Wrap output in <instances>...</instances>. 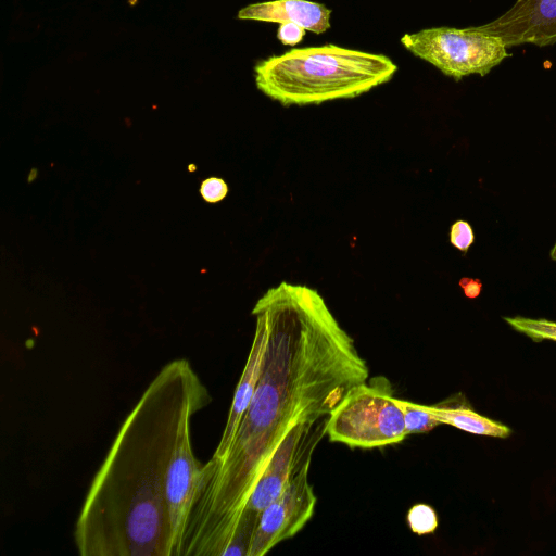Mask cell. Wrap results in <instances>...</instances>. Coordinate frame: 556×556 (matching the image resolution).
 I'll return each mask as SVG.
<instances>
[{"mask_svg": "<svg viewBox=\"0 0 556 556\" xmlns=\"http://www.w3.org/2000/svg\"><path fill=\"white\" fill-rule=\"evenodd\" d=\"M252 315L265 333L261 375L232 443L202 465L181 556H224L270 455L299 422L330 415L369 368L317 290L280 282Z\"/></svg>", "mask_w": 556, "mask_h": 556, "instance_id": "obj_1", "label": "cell"}, {"mask_svg": "<svg viewBox=\"0 0 556 556\" xmlns=\"http://www.w3.org/2000/svg\"><path fill=\"white\" fill-rule=\"evenodd\" d=\"M208 394L189 362L166 364L122 424L76 521L81 556H173L166 475L186 408Z\"/></svg>", "mask_w": 556, "mask_h": 556, "instance_id": "obj_2", "label": "cell"}, {"mask_svg": "<svg viewBox=\"0 0 556 556\" xmlns=\"http://www.w3.org/2000/svg\"><path fill=\"white\" fill-rule=\"evenodd\" d=\"M388 56L332 43L289 50L254 66L257 89L285 106L351 99L392 79Z\"/></svg>", "mask_w": 556, "mask_h": 556, "instance_id": "obj_3", "label": "cell"}, {"mask_svg": "<svg viewBox=\"0 0 556 556\" xmlns=\"http://www.w3.org/2000/svg\"><path fill=\"white\" fill-rule=\"evenodd\" d=\"M394 390L383 376L353 387L331 412L326 434L350 447L393 445L406 437L404 414Z\"/></svg>", "mask_w": 556, "mask_h": 556, "instance_id": "obj_4", "label": "cell"}, {"mask_svg": "<svg viewBox=\"0 0 556 556\" xmlns=\"http://www.w3.org/2000/svg\"><path fill=\"white\" fill-rule=\"evenodd\" d=\"M402 46L456 81L469 75H488L510 56L504 41L476 26L432 27L404 34Z\"/></svg>", "mask_w": 556, "mask_h": 556, "instance_id": "obj_5", "label": "cell"}, {"mask_svg": "<svg viewBox=\"0 0 556 556\" xmlns=\"http://www.w3.org/2000/svg\"><path fill=\"white\" fill-rule=\"evenodd\" d=\"M329 417L303 420L287 433L252 489L238 526L244 523L255 530L261 513L279 497L303 468L311 465L313 453L326 434Z\"/></svg>", "mask_w": 556, "mask_h": 556, "instance_id": "obj_6", "label": "cell"}, {"mask_svg": "<svg viewBox=\"0 0 556 556\" xmlns=\"http://www.w3.org/2000/svg\"><path fill=\"white\" fill-rule=\"evenodd\" d=\"M210 394L193 401L184 412L166 475V501L173 556H180L187 518L194 498L202 465L195 459L190 440L191 417L206 406Z\"/></svg>", "mask_w": 556, "mask_h": 556, "instance_id": "obj_7", "label": "cell"}, {"mask_svg": "<svg viewBox=\"0 0 556 556\" xmlns=\"http://www.w3.org/2000/svg\"><path fill=\"white\" fill-rule=\"evenodd\" d=\"M311 466V465H309ZM303 468L260 515L248 556H263L295 535L313 516L317 497Z\"/></svg>", "mask_w": 556, "mask_h": 556, "instance_id": "obj_8", "label": "cell"}, {"mask_svg": "<svg viewBox=\"0 0 556 556\" xmlns=\"http://www.w3.org/2000/svg\"><path fill=\"white\" fill-rule=\"evenodd\" d=\"M476 27L500 37L507 49L552 46L556 43V0H516L502 15Z\"/></svg>", "mask_w": 556, "mask_h": 556, "instance_id": "obj_9", "label": "cell"}, {"mask_svg": "<svg viewBox=\"0 0 556 556\" xmlns=\"http://www.w3.org/2000/svg\"><path fill=\"white\" fill-rule=\"evenodd\" d=\"M331 10L309 0H271L249 4L237 16L271 23H293L315 34L330 28Z\"/></svg>", "mask_w": 556, "mask_h": 556, "instance_id": "obj_10", "label": "cell"}, {"mask_svg": "<svg viewBox=\"0 0 556 556\" xmlns=\"http://www.w3.org/2000/svg\"><path fill=\"white\" fill-rule=\"evenodd\" d=\"M265 351V333L261 324L255 323V331L248 359L237 388L228 414L222 439L212 456L220 459L228 452L240 421L254 394L263 364Z\"/></svg>", "mask_w": 556, "mask_h": 556, "instance_id": "obj_11", "label": "cell"}, {"mask_svg": "<svg viewBox=\"0 0 556 556\" xmlns=\"http://www.w3.org/2000/svg\"><path fill=\"white\" fill-rule=\"evenodd\" d=\"M431 410L441 424L451 425L473 434L507 438L511 433L507 426L482 416L463 404H456V401L447 400L432 405Z\"/></svg>", "mask_w": 556, "mask_h": 556, "instance_id": "obj_12", "label": "cell"}, {"mask_svg": "<svg viewBox=\"0 0 556 556\" xmlns=\"http://www.w3.org/2000/svg\"><path fill=\"white\" fill-rule=\"evenodd\" d=\"M405 421V430L408 434L425 433L441 422L434 417L431 406L412 403L406 400H399Z\"/></svg>", "mask_w": 556, "mask_h": 556, "instance_id": "obj_13", "label": "cell"}, {"mask_svg": "<svg viewBox=\"0 0 556 556\" xmlns=\"http://www.w3.org/2000/svg\"><path fill=\"white\" fill-rule=\"evenodd\" d=\"M513 329L523 333L535 342L543 340L556 341V323L544 318H528L521 316L503 318Z\"/></svg>", "mask_w": 556, "mask_h": 556, "instance_id": "obj_14", "label": "cell"}, {"mask_svg": "<svg viewBox=\"0 0 556 556\" xmlns=\"http://www.w3.org/2000/svg\"><path fill=\"white\" fill-rule=\"evenodd\" d=\"M407 522L410 530L418 535L433 533L439 525L435 510L424 503H418L409 508Z\"/></svg>", "mask_w": 556, "mask_h": 556, "instance_id": "obj_15", "label": "cell"}, {"mask_svg": "<svg viewBox=\"0 0 556 556\" xmlns=\"http://www.w3.org/2000/svg\"><path fill=\"white\" fill-rule=\"evenodd\" d=\"M450 242L457 250L467 253L475 242V233L471 225L463 219L456 220L450 229Z\"/></svg>", "mask_w": 556, "mask_h": 556, "instance_id": "obj_16", "label": "cell"}, {"mask_svg": "<svg viewBox=\"0 0 556 556\" xmlns=\"http://www.w3.org/2000/svg\"><path fill=\"white\" fill-rule=\"evenodd\" d=\"M228 192L227 184L218 177H210L202 181L200 193L208 203H216L223 200Z\"/></svg>", "mask_w": 556, "mask_h": 556, "instance_id": "obj_17", "label": "cell"}, {"mask_svg": "<svg viewBox=\"0 0 556 556\" xmlns=\"http://www.w3.org/2000/svg\"><path fill=\"white\" fill-rule=\"evenodd\" d=\"M305 29L293 23L280 24L277 38L283 45L295 46L300 43L305 35Z\"/></svg>", "mask_w": 556, "mask_h": 556, "instance_id": "obj_18", "label": "cell"}, {"mask_svg": "<svg viewBox=\"0 0 556 556\" xmlns=\"http://www.w3.org/2000/svg\"><path fill=\"white\" fill-rule=\"evenodd\" d=\"M464 294L469 299H476L480 295L482 290V282L479 279L462 278L459 280Z\"/></svg>", "mask_w": 556, "mask_h": 556, "instance_id": "obj_19", "label": "cell"}, {"mask_svg": "<svg viewBox=\"0 0 556 556\" xmlns=\"http://www.w3.org/2000/svg\"><path fill=\"white\" fill-rule=\"evenodd\" d=\"M549 256H551V258H552L553 261H555V262H556V242H555V244L553 245V248H552V250H551V252H549Z\"/></svg>", "mask_w": 556, "mask_h": 556, "instance_id": "obj_20", "label": "cell"}]
</instances>
